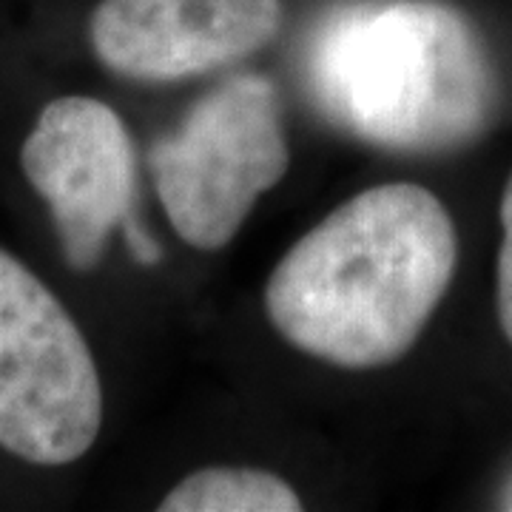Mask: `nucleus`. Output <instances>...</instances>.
Here are the masks:
<instances>
[{
  "label": "nucleus",
  "mask_w": 512,
  "mask_h": 512,
  "mask_svg": "<svg viewBox=\"0 0 512 512\" xmlns=\"http://www.w3.org/2000/svg\"><path fill=\"white\" fill-rule=\"evenodd\" d=\"M456 225L436 194L373 185L279 259L265 313L296 350L345 370L399 362L453 282Z\"/></svg>",
  "instance_id": "f257e3e1"
},
{
  "label": "nucleus",
  "mask_w": 512,
  "mask_h": 512,
  "mask_svg": "<svg viewBox=\"0 0 512 512\" xmlns=\"http://www.w3.org/2000/svg\"><path fill=\"white\" fill-rule=\"evenodd\" d=\"M308 74L328 117L402 154L467 146L498 103L481 37L441 0L365 3L333 15L313 40Z\"/></svg>",
  "instance_id": "f03ea898"
},
{
  "label": "nucleus",
  "mask_w": 512,
  "mask_h": 512,
  "mask_svg": "<svg viewBox=\"0 0 512 512\" xmlns=\"http://www.w3.org/2000/svg\"><path fill=\"white\" fill-rule=\"evenodd\" d=\"M148 165L171 228L191 248H225L291 165L274 83L237 74L217 86L151 146Z\"/></svg>",
  "instance_id": "7ed1b4c3"
},
{
  "label": "nucleus",
  "mask_w": 512,
  "mask_h": 512,
  "mask_svg": "<svg viewBox=\"0 0 512 512\" xmlns=\"http://www.w3.org/2000/svg\"><path fill=\"white\" fill-rule=\"evenodd\" d=\"M103 384L86 336L23 262L0 248V447L60 467L92 450Z\"/></svg>",
  "instance_id": "20e7f679"
},
{
  "label": "nucleus",
  "mask_w": 512,
  "mask_h": 512,
  "mask_svg": "<svg viewBox=\"0 0 512 512\" xmlns=\"http://www.w3.org/2000/svg\"><path fill=\"white\" fill-rule=\"evenodd\" d=\"M20 168L49 205L66 265L94 271L134 202V146L120 114L83 94L57 97L20 148Z\"/></svg>",
  "instance_id": "39448f33"
},
{
  "label": "nucleus",
  "mask_w": 512,
  "mask_h": 512,
  "mask_svg": "<svg viewBox=\"0 0 512 512\" xmlns=\"http://www.w3.org/2000/svg\"><path fill=\"white\" fill-rule=\"evenodd\" d=\"M279 26L282 0H100L89 43L117 77L171 83L245 60Z\"/></svg>",
  "instance_id": "423d86ee"
},
{
  "label": "nucleus",
  "mask_w": 512,
  "mask_h": 512,
  "mask_svg": "<svg viewBox=\"0 0 512 512\" xmlns=\"http://www.w3.org/2000/svg\"><path fill=\"white\" fill-rule=\"evenodd\" d=\"M163 512H299L302 501L285 478L254 467H205L165 495Z\"/></svg>",
  "instance_id": "0eeeda50"
},
{
  "label": "nucleus",
  "mask_w": 512,
  "mask_h": 512,
  "mask_svg": "<svg viewBox=\"0 0 512 512\" xmlns=\"http://www.w3.org/2000/svg\"><path fill=\"white\" fill-rule=\"evenodd\" d=\"M495 308L498 322L512 342V174L501 197V248H498V274H495Z\"/></svg>",
  "instance_id": "6e6552de"
},
{
  "label": "nucleus",
  "mask_w": 512,
  "mask_h": 512,
  "mask_svg": "<svg viewBox=\"0 0 512 512\" xmlns=\"http://www.w3.org/2000/svg\"><path fill=\"white\" fill-rule=\"evenodd\" d=\"M123 234H126L131 256H134L137 262H143V265H154V262L160 259V248H157V242L148 237L146 231H143L137 222L131 220V217L123 222Z\"/></svg>",
  "instance_id": "1a4fd4ad"
}]
</instances>
